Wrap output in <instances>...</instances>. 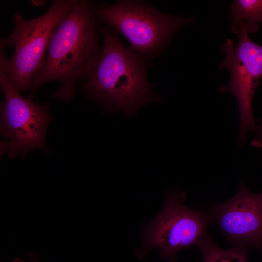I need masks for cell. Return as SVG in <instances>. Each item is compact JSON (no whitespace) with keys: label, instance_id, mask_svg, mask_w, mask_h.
<instances>
[{"label":"cell","instance_id":"6da1fadb","mask_svg":"<svg viewBox=\"0 0 262 262\" xmlns=\"http://www.w3.org/2000/svg\"><path fill=\"white\" fill-rule=\"evenodd\" d=\"M93 2L78 0L59 23L50 39L41 69L32 80L29 98H33L43 84L58 81L61 85L52 95L65 101L71 99L75 84L86 80L101 53L97 19Z\"/></svg>","mask_w":262,"mask_h":262},{"label":"cell","instance_id":"3957f363","mask_svg":"<svg viewBox=\"0 0 262 262\" xmlns=\"http://www.w3.org/2000/svg\"><path fill=\"white\" fill-rule=\"evenodd\" d=\"M78 0H54L41 16L26 19L22 13L14 15V27L0 47L14 49L9 58L0 48V72L20 92L29 88L33 77L43 66L49 45L56 28Z\"/></svg>","mask_w":262,"mask_h":262},{"label":"cell","instance_id":"9c48e42d","mask_svg":"<svg viewBox=\"0 0 262 262\" xmlns=\"http://www.w3.org/2000/svg\"><path fill=\"white\" fill-rule=\"evenodd\" d=\"M231 30L236 33L239 25L246 24L248 33H255L262 23V0H235L230 4Z\"/></svg>","mask_w":262,"mask_h":262},{"label":"cell","instance_id":"4fadbf2b","mask_svg":"<svg viewBox=\"0 0 262 262\" xmlns=\"http://www.w3.org/2000/svg\"></svg>","mask_w":262,"mask_h":262},{"label":"cell","instance_id":"8992f818","mask_svg":"<svg viewBox=\"0 0 262 262\" xmlns=\"http://www.w3.org/2000/svg\"><path fill=\"white\" fill-rule=\"evenodd\" d=\"M236 33L238 35L236 46L227 39L222 47L225 57L218 68L228 69L230 77L227 86H220L217 89L221 92L232 93L237 100L240 122L238 146L243 147L246 133L256 130L252 102L262 76V46L250 38L244 23L239 25Z\"/></svg>","mask_w":262,"mask_h":262},{"label":"cell","instance_id":"8fae6325","mask_svg":"<svg viewBox=\"0 0 262 262\" xmlns=\"http://www.w3.org/2000/svg\"><path fill=\"white\" fill-rule=\"evenodd\" d=\"M256 136L252 140L251 145L256 148L262 147V119L259 121V124L256 128Z\"/></svg>","mask_w":262,"mask_h":262},{"label":"cell","instance_id":"7c38bea8","mask_svg":"<svg viewBox=\"0 0 262 262\" xmlns=\"http://www.w3.org/2000/svg\"><path fill=\"white\" fill-rule=\"evenodd\" d=\"M28 257L29 259H30L28 262H39L36 257L32 253H29L28 255ZM12 262H24L20 259L16 258Z\"/></svg>","mask_w":262,"mask_h":262},{"label":"cell","instance_id":"30bf717a","mask_svg":"<svg viewBox=\"0 0 262 262\" xmlns=\"http://www.w3.org/2000/svg\"><path fill=\"white\" fill-rule=\"evenodd\" d=\"M197 246L201 252L202 262H247L246 246H233L226 250L219 247L206 236Z\"/></svg>","mask_w":262,"mask_h":262},{"label":"cell","instance_id":"277c9868","mask_svg":"<svg viewBox=\"0 0 262 262\" xmlns=\"http://www.w3.org/2000/svg\"><path fill=\"white\" fill-rule=\"evenodd\" d=\"M94 11L98 21L121 33L131 48L145 58L161 53L179 28L195 21L193 17L169 16L136 0L101 4Z\"/></svg>","mask_w":262,"mask_h":262},{"label":"cell","instance_id":"52a82bcc","mask_svg":"<svg viewBox=\"0 0 262 262\" xmlns=\"http://www.w3.org/2000/svg\"><path fill=\"white\" fill-rule=\"evenodd\" d=\"M0 84L4 97L0 114L2 153L11 158L25 156L34 148L47 151L45 132L52 120L48 105L37 104L22 97L2 72Z\"/></svg>","mask_w":262,"mask_h":262},{"label":"cell","instance_id":"5b68a950","mask_svg":"<svg viewBox=\"0 0 262 262\" xmlns=\"http://www.w3.org/2000/svg\"><path fill=\"white\" fill-rule=\"evenodd\" d=\"M186 193L180 190L166 191L162 209L144 226L143 246L135 250L139 258L144 259L151 249L158 247L162 259L174 262L178 252L197 246L207 236L210 213L186 206Z\"/></svg>","mask_w":262,"mask_h":262},{"label":"cell","instance_id":"7a4b0ae2","mask_svg":"<svg viewBox=\"0 0 262 262\" xmlns=\"http://www.w3.org/2000/svg\"><path fill=\"white\" fill-rule=\"evenodd\" d=\"M99 29L104 47L84 85L88 96L106 110L121 111L128 117L147 103L162 102L147 80L148 66L142 58L123 45L113 31L103 26Z\"/></svg>","mask_w":262,"mask_h":262},{"label":"cell","instance_id":"ba28073f","mask_svg":"<svg viewBox=\"0 0 262 262\" xmlns=\"http://www.w3.org/2000/svg\"><path fill=\"white\" fill-rule=\"evenodd\" d=\"M210 207L212 221L233 246L249 245L262 252V192L252 193L242 182L231 199Z\"/></svg>","mask_w":262,"mask_h":262}]
</instances>
